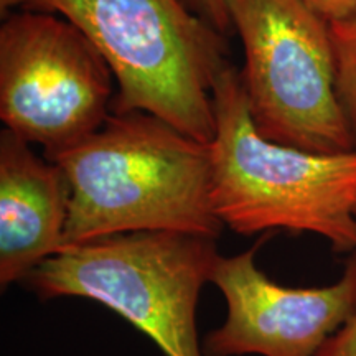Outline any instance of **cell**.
Returning <instances> with one entry per match:
<instances>
[{
  "mask_svg": "<svg viewBox=\"0 0 356 356\" xmlns=\"http://www.w3.org/2000/svg\"><path fill=\"white\" fill-rule=\"evenodd\" d=\"M47 159L70 186L61 249L137 231L221 234L211 204L210 144L152 114L115 113Z\"/></svg>",
  "mask_w": 356,
  "mask_h": 356,
  "instance_id": "1",
  "label": "cell"
},
{
  "mask_svg": "<svg viewBox=\"0 0 356 356\" xmlns=\"http://www.w3.org/2000/svg\"><path fill=\"white\" fill-rule=\"evenodd\" d=\"M213 106L211 204L222 226L244 236L315 233L333 251H356V150L314 154L266 139L241 74L228 63L218 73Z\"/></svg>",
  "mask_w": 356,
  "mask_h": 356,
  "instance_id": "2",
  "label": "cell"
},
{
  "mask_svg": "<svg viewBox=\"0 0 356 356\" xmlns=\"http://www.w3.org/2000/svg\"><path fill=\"white\" fill-rule=\"evenodd\" d=\"M26 7L65 17L91 40L118 81L115 113L152 114L211 144L225 50L216 26L185 0H29Z\"/></svg>",
  "mask_w": 356,
  "mask_h": 356,
  "instance_id": "3",
  "label": "cell"
},
{
  "mask_svg": "<svg viewBox=\"0 0 356 356\" xmlns=\"http://www.w3.org/2000/svg\"><path fill=\"white\" fill-rule=\"evenodd\" d=\"M218 256L216 239L207 236L137 231L61 249L25 282L43 300L99 302L152 338L167 356H203L197 305Z\"/></svg>",
  "mask_w": 356,
  "mask_h": 356,
  "instance_id": "4",
  "label": "cell"
},
{
  "mask_svg": "<svg viewBox=\"0 0 356 356\" xmlns=\"http://www.w3.org/2000/svg\"><path fill=\"white\" fill-rule=\"evenodd\" d=\"M244 50L241 83L266 139L314 154L356 150L337 95L330 22L305 0H225Z\"/></svg>",
  "mask_w": 356,
  "mask_h": 356,
  "instance_id": "5",
  "label": "cell"
},
{
  "mask_svg": "<svg viewBox=\"0 0 356 356\" xmlns=\"http://www.w3.org/2000/svg\"><path fill=\"white\" fill-rule=\"evenodd\" d=\"M113 78L91 40L65 17L29 10L0 29V119L42 145L44 157L106 122Z\"/></svg>",
  "mask_w": 356,
  "mask_h": 356,
  "instance_id": "6",
  "label": "cell"
},
{
  "mask_svg": "<svg viewBox=\"0 0 356 356\" xmlns=\"http://www.w3.org/2000/svg\"><path fill=\"white\" fill-rule=\"evenodd\" d=\"M264 241L241 254L216 257L210 282L225 296L228 315L204 337L203 356H317L356 315V251L338 282L291 289L256 266V252Z\"/></svg>",
  "mask_w": 356,
  "mask_h": 356,
  "instance_id": "7",
  "label": "cell"
},
{
  "mask_svg": "<svg viewBox=\"0 0 356 356\" xmlns=\"http://www.w3.org/2000/svg\"><path fill=\"white\" fill-rule=\"evenodd\" d=\"M70 186L65 173L8 129L0 132V284L25 280L63 248Z\"/></svg>",
  "mask_w": 356,
  "mask_h": 356,
  "instance_id": "8",
  "label": "cell"
},
{
  "mask_svg": "<svg viewBox=\"0 0 356 356\" xmlns=\"http://www.w3.org/2000/svg\"><path fill=\"white\" fill-rule=\"evenodd\" d=\"M335 50L337 95L356 144V10L346 19L330 22Z\"/></svg>",
  "mask_w": 356,
  "mask_h": 356,
  "instance_id": "9",
  "label": "cell"
},
{
  "mask_svg": "<svg viewBox=\"0 0 356 356\" xmlns=\"http://www.w3.org/2000/svg\"><path fill=\"white\" fill-rule=\"evenodd\" d=\"M317 356H356V315L323 345Z\"/></svg>",
  "mask_w": 356,
  "mask_h": 356,
  "instance_id": "10",
  "label": "cell"
},
{
  "mask_svg": "<svg viewBox=\"0 0 356 356\" xmlns=\"http://www.w3.org/2000/svg\"><path fill=\"white\" fill-rule=\"evenodd\" d=\"M305 2L328 22L346 19L356 10V0H305Z\"/></svg>",
  "mask_w": 356,
  "mask_h": 356,
  "instance_id": "11",
  "label": "cell"
},
{
  "mask_svg": "<svg viewBox=\"0 0 356 356\" xmlns=\"http://www.w3.org/2000/svg\"><path fill=\"white\" fill-rule=\"evenodd\" d=\"M191 2L198 8V13H202L218 30H225L229 25L225 0H191Z\"/></svg>",
  "mask_w": 356,
  "mask_h": 356,
  "instance_id": "12",
  "label": "cell"
},
{
  "mask_svg": "<svg viewBox=\"0 0 356 356\" xmlns=\"http://www.w3.org/2000/svg\"><path fill=\"white\" fill-rule=\"evenodd\" d=\"M26 3H29V0H0V10H2V13H7L10 8L26 6Z\"/></svg>",
  "mask_w": 356,
  "mask_h": 356,
  "instance_id": "13",
  "label": "cell"
},
{
  "mask_svg": "<svg viewBox=\"0 0 356 356\" xmlns=\"http://www.w3.org/2000/svg\"><path fill=\"white\" fill-rule=\"evenodd\" d=\"M355 215H356V207H355Z\"/></svg>",
  "mask_w": 356,
  "mask_h": 356,
  "instance_id": "14",
  "label": "cell"
}]
</instances>
